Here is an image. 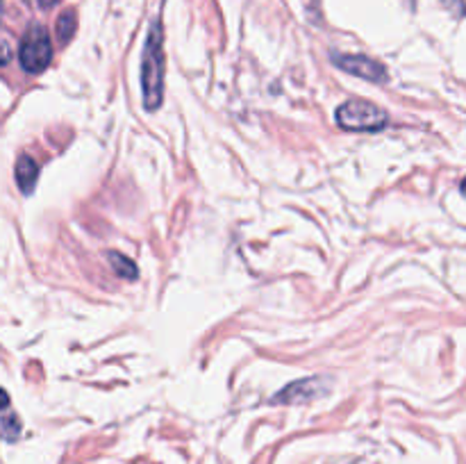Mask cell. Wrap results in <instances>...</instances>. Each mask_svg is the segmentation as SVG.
Instances as JSON below:
<instances>
[{"mask_svg":"<svg viewBox=\"0 0 466 464\" xmlns=\"http://www.w3.org/2000/svg\"><path fill=\"white\" fill-rule=\"evenodd\" d=\"M7 59H9V50H7V45L0 44V64L7 62Z\"/></svg>","mask_w":466,"mask_h":464,"instance_id":"8fae6325","label":"cell"},{"mask_svg":"<svg viewBox=\"0 0 466 464\" xmlns=\"http://www.w3.org/2000/svg\"><path fill=\"white\" fill-rule=\"evenodd\" d=\"M18 62L27 73L46 71L48 64L53 62V44H50V35L44 25L27 27L21 39V48H18Z\"/></svg>","mask_w":466,"mask_h":464,"instance_id":"3957f363","label":"cell"},{"mask_svg":"<svg viewBox=\"0 0 466 464\" xmlns=\"http://www.w3.org/2000/svg\"><path fill=\"white\" fill-rule=\"evenodd\" d=\"M164 35L162 23L155 21L150 25L144 45V59H141V86H144L146 109H157L164 98Z\"/></svg>","mask_w":466,"mask_h":464,"instance_id":"6da1fadb","label":"cell"},{"mask_svg":"<svg viewBox=\"0 0 466 464\" xmlns=\"http://www.w3.org/2000/svg\"><path fill=\"white\" fill-rule=\"evenodd\" d=\"M462 194L466 196V177H464V182H462Z\"/></svg>","mask_w":466,"mask_h":464,"instance_id":"4fadbf2b","label":"cell"},{"mask_svg":"<svg viewBox=\"0 0 466 464\" xmlns=\"http://www.w3.org/2000/svg\"><path fill=\"white\" fill-rule=\"evenodd\" d=\"M446 9H451L458 16H466V0H441Z\"/></svg>","mask_w":466,"mask_h":464,"instance_id":"30bf717a","label":"cell"},{"mask_svg":"<svg viewBox=\"0 0 466 464\" xmlns=\"http://www.w3.org/2000/svg\"><path fill=\"white\" fill-rule=\"evenodd\" d=\"M21 435V421L16 419V414L9 412V398L3 389H0V437L7 441L18 439Z\"/></svg>","mask_w":466,"mask_h":464,"instance_id":"52a82bcc","label":"cell"},{"mask_svg":"<svg viewBox=\"0 0 466 464\" xmlns=\"http://www.w3.org/2000/svg\"><path fill=\"white\" fill-rule=\"evenodd\" d=\"M36 3H39L41 7H46V9H48V7H55V5H57L59 0H36Z\"/></svg>","mask_w":466,"mask_h":464,"instance_id":"7c38bea8","label":"cell"},{"mask_svg":"<svg viewBox=\"0 0 466 464\" xmlns=\"http://www.w3.org/2000/svg\"><path fill=\"white\" fill-rule=\"evenodd\" d=\"M332 62L341 68V71L358 76L369 82H387V71L380 62L367 57V55H332Z\"/></svg>","mask_w":466,"mask_h":464,"instance_id":"277c9868","label":"cell"},{"mask_svg":"<svg viewBox=\"0 0 466 464\" xmlns=\"http://www.w3.org/2000/svg\"><path fill=\"white\" fill-rule=\"evenodd\" d=\"M0 18H3V0H0Z\"/></svg>","mask_w":466,"mask_h":464,"instance_id":"5bb4252c","label":"cell"},{"mask_svg":"<svg viewBox=\"0 0 466 464\" xmlns=\"http://www.w3.org/2000/svg\"><path fill=\"white\" fill-rule=\"evenodd\" d=\"M77 30V16L73 9H66V12L59 14L57 18V36L62 44H66L68 39H73V35H76Z\"/></svg>","mask_w":466,"mask_h":464,"instance_id":"9c48e42d","label":"cell"},{"mask_svg":"<svg viewBox=\"0 0 466 464\" xmlns=\"http://www.w3.org/2000/svg\"><path fill=\"white\" fill-rule=\"evenodd\" d=\"M337 123L350 132H376L390 123V114L369 100H349L337 109Z\"/></svg>","mask_w":466,"mask_h":464,"instance_id":"7a4b0ae2","label":"cell"},{"mask_svg":"<svg viewBox=\"0 0 466 464\" xmlns=\"http://www.w3.org/2000/svg\"><path fill=\"white\" fill-rule=\"evenodd\" d=\"M107 259H109V264H112L114 271H116V276L126 277V280H135V277H137V264L132 262L130 257H126V255L109 250Z\"/></svg>","mask_w":466,"mask_h":464,"instance_id":"ba28073f","label":"cell"},{"mask_svg":"<svg viewBox=\"0 0 466 464\" xmlns=\"http://www.w3.org/2000/svg\"><path fill=\"white\" fill-rule=\"evenodd\" d=\"M36 177H39V164H36L30 155H21L16 162L18 189H21L23 194H32L36 187Z\"/></svg>","mask_w":466,"mask_h":464,"instance_id":"8992f818","label":"cell"},{"mask_svg":"<svg viewBox=\"0 0 466 464\" xmlns=\"http://www.w3.org/2000/svg\"><path fill=\"white\" fill-rule=\"evenodd\" d=\"M328 382L321 380V378H305V380L291 382L289 387H285L282 391H278V396L273 398V403H305V400H312L317 396L326 394Z\"/></svg>","mask_w":466,"mask_h":464,"instance_id":"5b68a950","label":"cell"}]
</instances>
